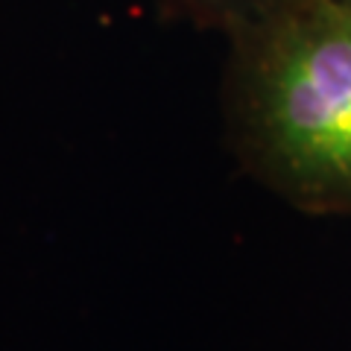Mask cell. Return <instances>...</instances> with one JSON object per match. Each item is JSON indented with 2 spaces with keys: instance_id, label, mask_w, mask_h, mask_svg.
<instances>
[{
  "instance_id": "1",
  "label": "cell",
  "mask_w": 351,
  "mask_h": 351,
  "mask_svg": "<svg viewBox=\"0 0 351 351\" xmlns=\"http://www.w3.org/2000/svg\"><path fill=\"white\" fill-rule=\"evenodd\" d=\"M240 32L249 161L293 202L351 208V6L295 0Z\"/></svg>"
},
{
  "instance_id": "2",
  "label": "cell",
  "mask_w": 351,
  "mask_h": 351,
  "mask_svg": "<svg viewBox=\"0 0 351 351\" xmlns=\"http://www.w3.org/2000/svg\"><path fill=\"white\" fill-rule=\"evenodd\" d=\"M179 3L199 15L219 18L226 24H234L237 29H246L267 15H276L278 9L295 3V0H179Z\"/></svg>"
},
{
  "instance_id": "3",
  "label": "cell",
  "mask_w": 351,
  "mask_h": 351,
  "mask_svg": "<svg viewBox=\"0 0 351 351\" xmlns=\"http://www.w3.org/2000/svg\"><path fill=\"white\" fill-rule=\"evenodd\" d=\"M339 3H348V6H351V0H339Z\"/></svg>"
}]
</instances>
